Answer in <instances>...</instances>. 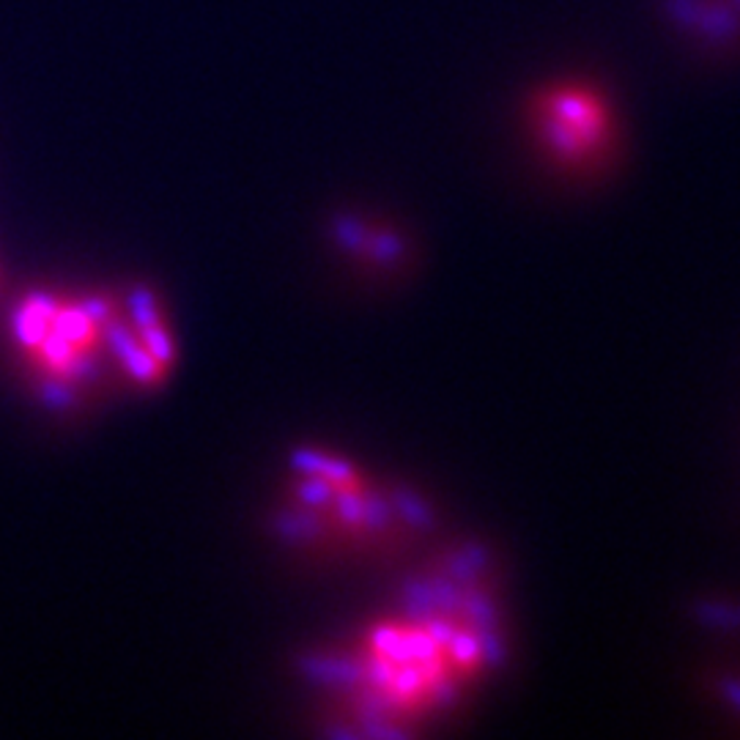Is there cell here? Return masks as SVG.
<instances>
[{"mask_svg":"<svg viewBox=\"0 0 740 740\" xmlns=\"http://www.w3.org/2000/svg\"><path fill=\"white\" fill-rule=\"evenodd\" d=\"M659 12L700 55L724 61L740 52V14L729 0H659Z\"/></svg>","mask_w":740,"mask_h":740,"instance_id":"cell-5","label":"cell"},{"mask_svg":"<svg viewBox=\"0 0 740 740\" xmlns=\"http://www.w3.org/2000/svg\"><path fill=\"white\" fill-rule=\"evenodd\" d=\"M9 340L34 390L70 406L104 385L160 390L176 367V335L146 288H30L9 313Z\"/></svg>","mask_w":740,"mask_h":740,"instance_id":"cell-1","label":"cell"},{"mask_svg":"<svg viewBox=\"0 0 740 740\" xmlns=\"http://www.w3.org/2000/svg\"><path fill=\"white\" fill-rule=\"evenodd\" d=\"M283 497V529L302 545L360 549L392 524L390 497L351 461L324 450L293 455Z\"/></svg>","mask_w":740,"mask_h":740,"instance_id":"cell-3","label":"cell"},{"mask_svg":"<svg viewBox=\"0 0 740 740\" xmlns=\"http://www.w3.org/2000/svg\"><path fill=\"white\" fill-rule=\"evenodd\" d=\"M439 614L403 612L367 626L324 669L340 716L406 724L444 705L486 653L482 639Z\"/></svg>","mask_w":740,"mask_h":740,"instance_id":"cell-2","label":"cell"},{"mask_svg":"<svg viewBox=\"0 0 740 740\" xmlns=\"http://www.w3.org/2000/svg\"><path fill=\"white\" fill-rule=\"evenodd\" d=\"M729 3H732V7L738 9V14H740V0H729Z\"/></svg>","mask_w":740,"mask_h":740,"instance_id":"cell-6","label":"cell"},{"mask_svg":"<svg viewBox=\"0 0 740 740\" xmlns=\"http://www.w3.org/2000/svg\"><path fill=\"white\" fill-rule=\"evenodd\" d=\"M524 121L540 156L570 176L606 167L620 138L609 91L603 83L581 75L540 83L529 93Z\"/></svg>","mask_w":740,"mask_h":740,"instance_id":"cell-4","label":"cell"}]
</instances>
